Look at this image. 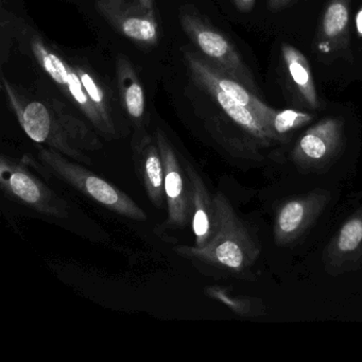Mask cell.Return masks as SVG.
Masks as SVG:
<instances>
[{
	"label": "cell",
	"mask_w": 362,
	"mask_h": 362,
	"mask_svg": "<svg viewBox=\"0 0 362 362\" xmlns=\"http://www.w3.org/2000/svg\"><path fill=\"white\" fill-rule=\"evenodd\" d=\"M216 230L204 247L179 245L177 255L234 273H243L253 266L259 256V247L241 221L228 199L222 192L214 196Z\"/></svg>",
	"instance_id": "6da1fadb"
},
{
	"label": "cell",
	"mask_w": 362,
	"mask_h": 362,
	"mask_svg": "<svg viewBox=\"0 0 362 362\" xmlns=\"http://www.w3.org/2000/svg\"><path fill=\"white\" fill-rule=\"evenodd\" d=\"M39 160L44 168L54 177L62 180L109 211L134 221L147 220V214L126 192L95 175L80 165L81 163L71 162L60 152L43 148L40 149Z\"/></svg>",
	"instance_id": "7a4b0ae2"
},
{
	"label": "cell",
	"mask_w": 362,
	"mask_h": 362,
	"mask_svg": "<svg viewBox=\"0 0 362 362\" xmlns=\"http://www.w3.org/2000/svg\"><path fill=\"white\" fill-rule=\"evenodd\" d=\"M0 185L7 196L37 213L56 218L69 214V203L62 197L40 181L26 165L5 156L0 158Z\"/></svg>",
	"instance_id": "3957f363"
},
{
	"label": "cell",
	"mask_w": 362,
	"mask_h": 362,
	"mask_svg": "<svg viewBox=\"0 0 362 362\" xmlns=\"http://www.w3.org/2000/svg\"><path fill=\"white\" fill-rule=\"evenodd\" d=\"M158 145L162 154L165 170V199L167 204V219L162 230H183L192 220V188L182 166L177 152L168 139L158 134Z\"/></svg>",
	"instance_id": "277c9868"
},
{
	"label": "cell",
	"mask_w": 362,
	"mask_h": 362,
	"mask_svg": "<svg viewBox=\"0 0 362 362\" xmlns=\"http://www.w3.org/2000/svg\"><path fill=\"white\" fill-rule=\"evenodd\" d=\"M330 198L327 190L317 189L281 204L275 215V243L287 247L298 240L321 215Z\"/></svg>",
	"instance_id": "5b68a950"
},
{
	"label": "cell",
	"mask_w": 362,
	"mask_h": 362,
	"mask_svg": "<svg viewBox=\"0 0 362 362\" xmlns=\"http://www.w3.org/2000/svg\"><path fill=\"white\" fill-rule=\"evenodd\" d=\"M343 143V122L324 118L300 136L292 151V162L298 168L317 170L336 156Z\"/></svg>",
	"instance_id": "8992f818"
},
{
	"label": "cell",
	"mask_w": 362,
	"mask_h": 362,
	"mask_svg": "<svg viewBox=\"0 0 362 362\" xmlns=\"http://www.w3.org/2000/svg\"><path fill=\"white\" fill-rule=\"evenodd\" d=\"M22 126L35 143L48 144L52 149L81 164L90 165L88 156L69 143L61 130H56L47 107L41 103H31L22 114Z\"/></svg>",
	"instance_id": "52a82bcc"
},
{
	"label": "cell",
	"mask_w": 362,
	"mask_h": 362,
	"mask_svg": "<svg viewBox=\"0 0 362 362\" xmlns=\"http://www.w3.org/2000/svg\"><path fill=\"white\" fill-rule=\"evenodd\" d=\"M326 270L341 273L362 264V209L353 214L330 241L325 252Z\"/></svg>",
	"instance_id": "ba28073f"
},
{
	"label": "cell",
	"mask_w": 362,
	"mask_h": 362,
	"mask_svg": "<svg viewBox=\"0 0 362 362\" xmlns=\"http://www.w3.org/2000/svg\"><path fill=\"white\" fill-rule=\"evenodd\" d=\"M185 170L192 188V226L196 239L194 245L204 247L213 238L216 230V209L214 197L211 196L204 181L190 163H186Z\"/></svg>",
	"instance_id": "9c48e42d"
},
{
	"label": "cell",
	"mask_w": 362,
	"mask_h": 362,
	"mask_svg": "<svg viewBox=\"0 0 362 362\" xmlns=\"http://www.w3.org/2000/svg\"><path fill=\"white\" fill-rule=\"evenodd\" d=\"M351 0H328L315 37V48L324 54L343 49L349 41Z\"/></svg>",
	"instance_id": "30bf717a"
},
{
	"label": "cell",
	"mask_w": 362,
	"mask_h": 362,
	"mask_svg": "<svg viewBox=\"0 0 362 362\" xmlns=\"http://www.w3.org/2000/svg\"><path fill=\"white\" fill-rule=\"evenodd\" d=\"M135 168L150 202L158 209L164 207L165 170L158 143L149 139L141 141L135 149Z\"/></svg>",
	"instance_id": "8fae6325"
},
{
	"label": "cell",
	"mask_w": 362,
	"mask_h": 362,
	"mask_svg": "<svg viewBox=\"0 0 362 362\" xmlns=\"http://www.w3.org/2000/svg\"><path fill=\"white\" fill-rule=\"evenodd\" d=\"M192 71L199 77L206 78L209 81L215 83L216 86H219L222 90L230 95L232 98H234L237 103L240 105H245L247 109L251 110L253 113H255L258 117L264 122V126L270 131L271 134V118L274 114L275 110L267 105L266 103H262L256 94H254L249 88H245L240 82L235 79H228L224 76L220 75L217 71H213L209 69L206 65L198 62L197 60H192ZM273 136V134H272ZM274 139V136H273ZM275 141V139H274Z\"/></svg>",
	"instance_id": "7c38bea8"
},
{
	"label": "cell",
	"mask_w": 362,
	"mask_h": 362,
	"mask_svg": "<svg viewBox=\"0 0 362 362\" xmlns=\"http://www.w3.org/2000/svg\"><path fill=\"white\" fill-rule=\"evenodd\" d=\"M199 77V76H198ZM203 84L206 86L211 95H214L218 105L223 110L224 113L245 132L259 141L260 143L269 144V141H274L270 131L268 130L264 122L255 113L247 109L245 105L237 103L234 98L226 94L219 86L209 81L206 78L199 77Z\"/></svg>",
	"instance_id": "4fadbf2b"
},
{
	"label": "cell",
	"mask_w": 362,
	"mask_h": 362,
	"mask_svg": "<svg viewBox=\"0 0 362 362\" xmlns=\"http://www.w3.org/2000/svg\"><path fill=\"white\" fill-rule=\"evenodd\" d=\"M281 54L288 76L296 86L300 98L306 103L307 107L317 110L320 105L319 98L311 67L306 57L298 48L288 43L281 44Z\"/></svg>",
	"instance_id": "5bb4252c"
},
{
	"label": "cell",
	"mask_w": 362,
	"mask_h": 362,
	"mask_svg": "<svg viewBox=\"0 0 362 362\" xmlns=\"http://www.w3.org/2000/svg\"><path fill=\"white\" fill-rule=\"evenodd\" d=\"M207 296L219 300L222 304L228 306L230 310L243 317H257L264 313L262 303L255 298H245V296H233L221 287H211L207 289Z\"/></svg>",
	"instance_id": "9a60e30c"
},
{
	"label": "cell",
	"mask_w": 362,
	"mask_h": 362,
	"mask_svg": "<svg viewBox=\"0 0 362 362\" xmlns=\"http://www.w3.org/2000/svg\"><path fill=\"white\" fill-rule=\"evenodd\" d=\"M313 119V116L305 112L296 111V110H275L271 118V132L275 141H281L286 135L289 134L296 129L302 128Z\"/></svg>",
	"instance_id": "2e32d148"
},
{
	"label": "cell",
	"mask_w": 362,
	"mask_h": 362,
	"mask_svg": "<svg viewBox=\"0 0 362 362\" xmlns=\"http://www.w3.org/2000/svg\"><path fill=\"white\" fill-rule=\"evenodd\" d=\"M37 54H40L43 66L45 67L46 71L49 74L50 77L57 82V83L62 84V86H69V71L63 64L62 61L52 54H48L44 48L37 46Z\"/></svg>",
	"instance_id": "e0dca14e"
},
{
	"label": "cell",
	"mask_w": 362,
	"mask_h": 362,
	"mask_svg": "<svg viewBox=\"0 0 362 362\" xmlns=\"http://www.w3.org/2000/svg\"><path fill=\"white\" fill-rule=\"evenodd\" d=\"M124 35L139 41H150L156 37V26L143 18H129L122 25Z\"/></svg>",
	"instance_id": "ac0fdd59"
},
{
	"label": "cell",
	"mask_w": 362,
	"mask_h": 362,
	"mask_svg": "<svg viewBox=\"0 0 362 362\" xmlns=\"http://www.w3.org/2000/svg\"><path fill=\"white\" fill-rule=\"evenodd\" d=\"M124 100H126L127 110L132 117L141 118L143 116L145 100H144L143 90L139 84L133 83L127 88Z\"/></svg>",
	"instance_id": "d6986e66"
},
{
	"label": "cell",
	"mask_w": 362,
	"mask_h": 362,
	"mask_svg": "<svg viewBox=\"0 0 362 362\" xmlns=\"http://www.w3.org/2000/svg\"><path fill=\"white\" fill-rule=\"evenodd\" d=\"M83 84L80 81L77 75L69 71V88L71 95L77 103L81 105H88V100L86 95L83 93Z\"/></svg>",
	"instance_id": "ffe728a7"
},
{
	"label": "cell",
	"mask_w": 362,
	"mask_h": 362,
	"mask_svg": "<svg viewBox=\"0 0 362 362\" xmlns=\"http://www.w3.org/2000/svg\"><path fill=\"white\" fill-rule=\"evenodd\" d=\"M81 82L83 84V88H86V92H88V96L90 97L94 103H98L100 105L103 103V95H101L100 90L97 88L96 83H95L94 80L90 78V76H88V74H83L81 76Z\"/></svg>",
	"instance_id": "44dd1931"
},
{
	"label": "cell",
	"mask_w": 362,
	"mask_h": 362,
	"mask_svg": "<svg viewBox=\"0 0 362 362\" xmlns=\"http://www.w3.org/2000/svg\"><path fill=\"white\" fill-rule=\"evenodd\" d=\"M292 0H267V5L271 11H281L283 8L287 7Z\"/></svg>",
	"instance_id": "7402d4cb"
},
{
	"label": "cell",
	"mask_w": 362,
	"mask_h": 362,
	"mask_svg": "<svg viewBox=\"0 0 362 362\" xmlns=\"http://www.w3.org/2000/svg\"><path fill=\"white\" fill-rule=\"evenodd\" d=\"M235 4L240 11L247 12L254 7L255 0H235Z\"/></svg>",
	"instance_id": "603a6c76"
},
{
	"label": "cell",
	"mask_w": 362,
	"mask_h": 362,
	"mask_svg": "<svg viewBox=\"0 0 362 362\" xmlns=\"http://www.w3.org/2000/svg\"><path fill=\"white\" fill-rule=\"evenodd\" d=\"M356 30H357L358 35L362 37V9L358 12L356 16Z\"/></svg>",
	"instance_id": "cb8c5ba5"
}]
</instances>
